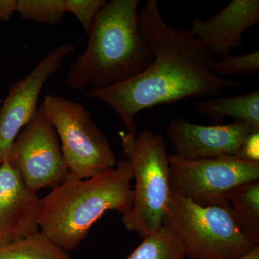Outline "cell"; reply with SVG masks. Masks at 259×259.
Instances as JSON below:
<instances>
[{
    "instance_id": "6da1fadb",
    "label": "cell",
    "mask_w": 259,
    "mask_h": 259,
    "mask_svg": "<svg viewBox=\"0 0 259 259\" xmlns=\"http://www.w3.org/2000/svg\"><path fill=\"white\" fill-rule=\"evenodd\" d=\"M138 26L154 55L151 66L125 82L86 93L88 98L111 107L120 116L127 134L137 135L135 117L145 109L187 97L218 96L224 89L246 84L213 74L211 64L218 56L188 30L167 24L156 0H148L138 13Z\"/></svg>"
},
{
    "instance_id": "7a4b0ae2",
    "label": "cell",
    "mask_w": 259,
    "mask_h": 259,
    "mask_svg": "<svg viewBox=\"0 0 259 259\" xmlns=\"http://www.w3.org/2000/svg\"><path fill=\"white\" fill-rule=\"evenodd\" d=\"M139 0H111L95 16L88 47L70 66L66 84L73 90H102L133 79L154 55L140 35Z\"/></svg>"
},
{
    "instance_id": "3957f363",
    "label": "cell",
    "mask_w": 259,
    "mask_h": 259,
    "mask_svg": "<svg viewBox=\"0 0 259 259\" xmlns=\"http://www.w3.org/2000/svg\"><path fill=\"white\" fill-rule=\"evenodd\" d=\"M128 160L83 180L67 179L40 199V231L66 252L77 248L94 223L107 211L125 214L134 202Z\"/></svg>"
},
{
    "instance_id": "277c9868",
    "label": "cell",
    "mask_w": 259,
    "mask_h": 259,
    "mask_svg": "<svg viewBox=\"0 0 259 259\" xmlns=\"http://www.w3.org/2000/svg\"><path fill=\"white\" fill-rule=\"evenodd\" d=\"M119 136L136 182L132 208L123 214L122 222L144 238L162 226L171 195L168 148L164 136L150 130L136 136L120 131Z\"/></svg>"
},
{
    "instance_id": "5b68a950",
    "label": "cell",
    "mask_w": 259,
    "mask_h": 259,
    "mask_svg": "<svg viewBox=\"0 0 259 259\" xmlns=\"http://www.w3.org/2000/svg\"><path fill=\"white\" fill-rule=\"evenodd\" d=\"M162 226L190 259H238L258 246L240 231L229 204L202 207L171 192Z\"/></svg>"
},
{
    "instance_id": "8992f818",
    "label": "cell",
    "mask_w": 259,
    "mask_h": 259,
    "mask_svg": "<svg viewBox=\"0 0 259 259\" xmlns=\"http://www.w3.org/2000/svg\"><path fill=\"white\" fill-rule=\"evenodd\" d=\"M40 108L61 141L67 179H88L115 168L117 159L110 141L83 105L48 95Z\"/></svg>"
},
{
    "instance_id": "52a82bcc",
    "label": "cell",
    "mask_w": 259,
    "mask_h": 259,
    "mask_svg": "<svg viewBox=\"0 0 259 259\" xmlns=\"http://www.w3.org/2000/svg\"><path fill=\"white\" fill-rule=\"evenodd\" d=\"M172 193L202 207L228 205L230 194L259 181V162L236 156L187 160L168 155Z\"/></svg>"
},
{
    "instance_id": "ba28073f",
    "label": "cell",
    "mask_w": 259,
    "mask_h": 259,
    "mask_svg": "<svg viewBox=\"0 0 259 259\" xmlns=\"http://www.w3.org/2000/svg\"><path fill=\"white\" fill-rule=\"evenodd\" d=\"M8 161L35 194L46 187L54 188L69 177L59 136L40 107L18 135Z\"/></svg>"
},
{
    "instance_id": "9c48e42d",
    "label": "cell",
    "mask_w": 259,
    "mask_h": 259,
    "mask_svg": "<svg viewBox=\"0 0 259 259\" xmlns=\"http://www.w3.org/2000/svg\"><path fill=\"white\" fill-rule=\"evenodd\" d=\"M74 50L71 42L53 48L30 74L10 87L0 107V166L8 161L20 131L36 114L37 101L46 82L60 69L65 57Z\"/></svg>"
},
{
    "instance_id": "30bf717a",
    "label": "cell",
    "mask_w": 259,
    "mask_h": 259,
    "mask_svg": "<svg viewBox=\"0 0 259 259\" xmlns=\"http://www.w3.org/2000/svg\"><path fill=\"white\" fill-rule=\"evenodd\" d=\"M253 131H259L241 121L205 126L179 117L171 121L166 134L175 149L174 154L183 159L195 160L237 156L245 138Z\"/></svg>"
},
{
    "instance_id": "8fae6325",
    "label": "cell",
    "mask_w": 259,
    "mask_h": 259,
    "mask_svg": "<svg viewBox=\"0 0 259 259\" xmlns=\"http://www.w3.org/2000/svg\"><path fill=\"white\" fill-rule=\"evenodd\" d=\"M40 199L29 190L9 161L0 166V243L40 232Z\"/></svg>"
},
{
    "instance_id": "7c38bea8",
    "label": "cell",
    "mask_w": 259,
    "mask_h": 259,
    "mask_svg": "<svg viewBox=\"0 0 259 259\" xmlns=\"http://www.w3.org/2000/svg\"><path fill=\"white\" fill-rule=\"evenodd\" d=\"M259 23L258 0H232L207 20L194 18L188 31L216 56L241 47L245 30Z\"/></svg>"
},
{
    "instance_id": "4fadbf2b",
    "label": "cell",
    "mask_w": 259,
    "mask_h": 259,
    "mask_svg": "<svg viewBox=\"0 0 259 259\" xmlns=\"http://www.w3.org/2000/svg\"><path fill=\"white\" fill-rule=\"evenodd\" d=\"M196 111L214 123L227 117L245 122L259 131V90L237 96L213 97L194 102Z\"/></svg>"
},
{
    "instance_id": "5bb4252c",
    "label": "cell",
    "mask_w": 259,
    "mask_h": 259,
    "mask_svg": "<svg viewBox=\"0 0 259 259\" xmlns=\"http://www.w3.org/2000/svg\"><path fill=\"white\" fill-rule=\"evenodd\" d=\"M228 203L240 231L259 245V181L241 186L230 194Z\"/></svg>"
},
{
    "instance_id": "9a60e30c",
    "label": "cell",
    "mask_w": 259,
    "mask_h": 259,
    "mask_svg": "<svg viewBox=\"0 0 259 259\" xmlns=\"http://www.w3.org/2000/svg\"><path fill=\"white\" fill-rule=\"evenodd\" d=\"M0 259H74L48 239L41 232L0 243Z\"/></svg>"
},
{
    "instance_id": "2e32d148",
    "label": "cell",
    "mask_w": 259,
    "mask_h": 259,
    "mask_svg": "<svg viewBox=\"0 0 259 259\" xmlns=\"http://www.w3.org/2000/svg\"><path fill=\"white\" fill-rule=\"evenodd\" d=\"M182 243L166 227L145 237L127 259H185Z\"/></svg>"
},
{
    "instance_id": "e0dca14e",
    "label": "cell",
    "mask_w": 259,
    "mask_h": 259,
    "mask_svg": "<svg viewBox=\"0 0 259 259\" xmlns=\"http://www.w3.org/2000/svg\"><path fill=\"white\" fill-rule=\"evenodd\" d=\"M15 12L24 20L50 25L61 23L66 13L64 0H17Z\"/></svg>"
},
{
    "instance_id": "ac0fdd59",
    "label": "cell",
    "mask_w": 259,
    "mask_h": 259,
    "mask_svg": "<svg viewBox=\"0 0 259 259\" xmlns=\"http://www.w3.org/2000/svg\"><path fill=\"white\" fill-rule=\"evenodd\" d=\"M258 69V50L243 55L229 54L221 59H214L210 66L213 74L224 78L233 75L252 76L256 74Z\"/></svg>"
},
{
    "instance_id": "d6986e66",
    "label": "cell",
    "mask_w": 259,
    "mask_h": 259,
    "mask_svg": "<svg viewBox=\"0 0 259 259\" xmlns=\"http://www.w3.org/2000/svg\"><path fill=\"white\" fill-rule=\"evenodd\" d=\"M106 3V0H64L65 11L78 19L88 35L95 16Z\"/></svg>"
},
{
    "instance_id": "ffe728a7",
    "label": "cell",
    "mask_w": 259,
    "mask_h": 259,
    "mask_svg": "<svg viewBox=\"0 0 259 259\" xmlns=\"http://www.w3.org/2000/svg\"><path fill=\"white\" fill-rule=\"evenodd\" d=\"M237 156L245 161L259 162V131L247 136Z\"/></svg>"
},
{
    "instance_id": "44dd1931",
    "label": "cell",
    "mask_w": 259,
    "mask_h": 259,
    "mask_svg": "<svg viewBox=\"0 0 259 259\" xmlns=\"http://www.w3.org/2000/svg\"><path fill=\"white\" fill-rule=\"evenodd\" d=\"M17 0H0V20L8 21L15 12Z\"/></svg>"
},
{
    "instance_id": "7402d4cb",
    "label": "cell",
    "mask_w": 259,
    "mask_h": 259,
    "mask_svg": "<svg viewBox=\"0 0 259 259\" xmlns=\"http://www.w3.org/2000/svg\"><path fill=\"white\" fill-rule=\"evenodd\" d=\"M238 259H259V245L255 247L254 249L251 250L250 253H247L246 255Z\"/></svg>"
}]
</instances>
